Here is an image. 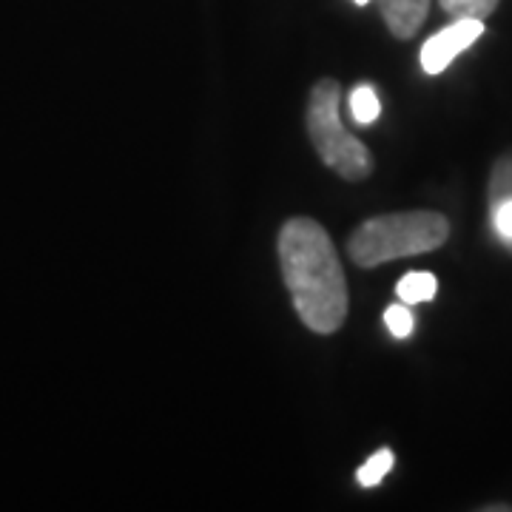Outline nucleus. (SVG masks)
Returning <instances> with one entry per match:
<instances>
[{
	"label": "nucleus",
	"instance_id": "f257e3e1",
	"mask_svg": "<svg viewBox=\"0 0 512 512\" xmlns=\"http://www.w3.org/2000/svg\"><path fill=\"white\" fill-rule=\"evenodd\" d=\"M276 254L299 322L319 336L336 333L348 319V282L328 231L293 217L279 231Z\"/></svg>",
	"mask_w": 512,
	"mask_h": 512
},
{
	"label": "nucleus",
	"instance_id": "f03ea898",
	"mask_svg": "<svg viewBox=\"0 0 512 512\" xmlns=\"http://www.w3.org/2000/svg\"><path fill=\"white\" fill-rule=\"evenodd\" d=\"M450 239V222L439 211H402L365 220L348 237V254L359 268L439 251Z\"/></svg>",
	"mask_w": 512,
	"mask_h": 512
},
{
	"label": "nucleus",
	"instance_id": "7ed1b4c3",
	"mask_svg": "<svg viewBox=\"0 0 512 512\" xmlns=\"http://www.w3.org/2000/svg\"><path fill=\"white\" fill-rule=\"evenodd\" d=\"M339 103H342V86L330 77L319 80L308 100V134L322 163L333 168L342 180L362 183L373 171V157L362 140L345 131L339 117Z\"/></svg>",
	"mask_w": 512,
	"mask_h": 512
},
{
	"label": "nucleus",
	"instance_id": "20e7f679",
	"mask_svg": "<svg viewBox=\"0 0 512 512\" xmlns=\"http://www.w3.org/2000/svg\"><path fill=\"white\" fill-rule=\"evenodd\" d=\"M484 35V20L456 18L421 46V69L427 74H441L461 52H467L478 37Z\"/></svg>",
	"mask_w": 512,
	"mask_h": 512
},
{
	"label": "nucleus",
	"instance_id": "39448f33",
	"mask_svg": "<svg viewBox=\"0 0 512 512\" xmlns=\"http://www.w3.org/2000/svg\"><path fill=\"white\" fill-rule=\"evenodd\" d=\"M382 18L390 35L399 40H410L419 35L421 23L427 20L430 0H379Z\"/></svg>",
	"mask_w": 512,
	"mask_h": 512
},
{
	"label": "nucleus",
	"instance_id": "423d86ee",
	"mask_svg": "<svg viewBox=\"0 0 512 512\" xmlns=\"http://www.w3.org/2000/svg\"><path fill=\"white\" fill-rule=\"evenodd\" d=\"M439 291V282L430 271H410L407 276L399 279L396 285V296L402 299L404 305H419V302H430Z\"/></svg>",
	"mask_w": 512,
	"mask_h": 512
},
{
	"label": "nucleus",
	"instance_id": "0eeeda50",
	"mask_svg": "<svg viewBox=\"0 0 512 512\" xmlns=\"http://www.w3.org/2000/svg\"><path fill=\"white\" fill-rule=\"evenodd\" d=\"M350 114L359 126H370L379 120L382 114V103H379V94L373 86H359L350 92Z\"/></svg>",
	"mask_w": 512,
	"mask_h": 512
},
{
	"label": "nucleus",
	"instance_id": "6e6552de",
	"mask_svg": "<svg viewBox=\"0 0 512 512\" xmlns=\"http://www.w3.org/2000/svg\"><path fill=\"white\" fill-rule=\"evenodd\" d=\"M512 200V148L504 151L493 163L490 185H487V202Z\"/></svg>",
	"mask_w": 512,
	"mask_h": 512
},
{
	"label": "nucleus",
	"instance_id": "1a4fd4ad",
	"mask_svg": "<svg viewBox=\"0 0 512 512\" xmlns=\"http://www.w3.org/2000/svg\"><path fill=\"white\" fill-rule=\"evenodd\" d=\"M441 9L450 15V18H473V20H487L498 9L501 0H439Z\"/></svg>",
	"mask_w": 512,
	"mask_h": 512
},
{
	"label": "nucleus",
	"instance_id": "9d476101",
	"mask_svg": "<svg viewBox=\"0 0 512 512\" xmlns=\"http://www.w3.org/2000/svg\"><path fill=\"white\" fill-rule=\"evenodd\" d=\"M393 450H379V453H373V456L367 458L365 464L359 467V473H356V481L362 484V487H376V484H382L384 476L393 470Z\"/></svg>",
	"mask_w": 512,
	"mask_h": 512
},
{
	"label": "nucleus",
	"instance_id": "9b49d317",
	"mask_svg": "<svg viewBox=\"0 0 512 512\" xmlns=\"http://www.w3.org/2000/svg\"><path fill=\"white\" fill-rule=\"evenodd\" d=\"M384 325H387V330H390L396 339H407V336L413 333V328H416V319H413L410 308L402 302V305H390V308L384 311Z\"/></svg>",
	"mask_w": 512,
	"mask_h": 512
},
{
	"label": "nucleus",
	"instance_id": "f8f14e48",
	"mask_svg": "<svg viewBox=\"0 0 512 512\" xmlns=\"http://www.w3.org/2000/svg\"><path fill=\"white\" fill-rule=\"evenodd\" d=\"M484 512H512V504H490L484 507Z\"/></svg>",
	"mask_w": 512,
	"mask_h": 512
},
{
	"label": "nucleus",
	"instance_id": "ddd939ff",
	"mask_svg": "<svg viewBox=\"0 0 512 512\" xmlns=\"http://www.w3.org/2000/svg\"><path fill=\"white\" fill-rule=\"evenodd\" d=\"M353 3H356V6H367L370 0H353Z\"/></svg>",
	"mask_w": 512,
	"mask_h": 512
}]
</instances>
